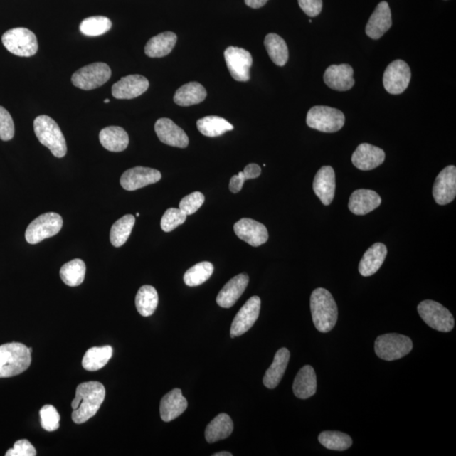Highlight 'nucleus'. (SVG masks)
<instances>
[{"instance_id": "20e7f679", "label": "nucleus", "mask_w": 456, "mask_h": 456, "mask_svg": "<svg viewBox=\"0 0 456 456\" xmlns=\"http://www.w3.org/2000/svg\"><path fill=\"white\" fill-rule=\"evenodd\" d=\"M33 125L36 137L54 157L61 158L66 155L65 139L55 121L47 115H40L36 117Z\"/></svg>"}, {"instance_id": "a211bd4d", "label": "nucleus", "mask_w": 456, "mask_h": 456, "mask_svg": "<svg viewBox=\"0 0 456 456\" xmlns=\"http://www.w3.org/2000/svg\"><path fill=\"white\" fill-rule=\"evenodd\" d=\"M386 160V153L381 148L368 143L359 144L351 157V162L356 169L369 171L378 168Z\"/></svg>"}, {"instance_id": "79ce46f5", "label": "nucleus", "mask_w": 456, "mask_h": 456, "mask_svg": "<svg viewBox=\"0 0 456 456\" xmlns=\"http://www.w3.org/2000/svg\"><path fill=\"white\" fill-rule=\"evenodd\" d=\"M187 215L178 208H170L166 211L161 220V228L166 233L174 231L179 226L184 223Z\"/></svg>"}, {"instance_id": "a18cd8bd", "label": "nucleus", "mask_w": 456, "mask_h": 456, "mask_svg": "<svg viewBox=\"0 0 456 456\" xmlns=\"http://www.w3.org/2000/svg\"><path fill=\"white\" fill-rule=\"evenodd\" d=\"M15 135V124L12 117L6 108L0 106V139L11 141Z\"/></svg>"}, {"instance_id": "f257e3e1", "label": "nucleus", "mask_w": 456, "mask_h": 456, "mask_svg": "<svg viewBox=\"0 0 456 456\" xmlns=\"http://www.w3.org/2000/svg\"><path fill=\"white\" fill-rule=\"evenodd\" d=\"M106 396L105 387L97 381L80 383L72 401V420L78 424L88 422L100 409Z\"/></svg>"}, {"instance_id": "c03bdc74", "label": "nucleus", "mask_w": 456, "mask_h": 456, "mask_svg": "<svg viewBox=\"0 0 456 456\" xmlns=\"http://www.w3.org/2000/svg\"><path fill=\"white\" fill-rule=\"evenodd\" d=\"M205 202V196L201 192H193L187 196H185L179 203V209L185 215L191 216L201 208Z\"/></svg>"}, {"instance_id": "c9c22d12", "label": "nucleus", "mask_w": 456, "mask_h": 456, "mask_svg": "<svg viewBox=\"0 0 456 456\" xmlns=\"http://www.w3.org/2000/svg\"><path fill=\"white\" fill-rule=\"evenodd\" d=\"M197 128L206 137H218L228 131L233 130V126L223 117L207 116L197 121Z\"/></svg>"}, {"instance_id": "603ef678", "label": "nucleus", "mask_w": 456, "mask_h": 456, "mask_svg": "<svg viewBox=\"0 0 456 456\" xmlns=\"http://www.w3.org/2000/svg\"><path fill=\"white\" fill-rule=\"evenodd\" d=\"M213 456H232L231 453L227 452V451H223V452H219L212 455Z\"/></svg>"}, {"instance_id": "7ed1b4c3", "label": "nucleus", "mask_w": 456, "mask_h": 456, "mask_svg": "<svg viewBox=\"0 0 456 456\" xmlns=\"http://www.w3.org/2000/svg\"><path fill=\"white\" fill-rule=\"evenodd\" d=\"M31 351L21 343L0 346V378H10L26 371L31 363Z\"/></svg>"}, {"instance_id": "2eb2a0df", "label": "nucleus", "mask_w": 456, "mask_h": 456, "mask_svg": "<svg viewBox=\"0 0 456 456\" xmlns=\"http://www.w3.org/2000/svg\"><path fill=\"white\" fill-rule=\"evenodd\" d=\"M161 174L159 171L144 168V166H135L125 171L120 178V184L125 191H134L152 184L160 181Z\"/></svg>"}, {"instance_id": "393cba45", "label": "nucleus", "mask_w": 456, "mask_h": 456, "mask_svg": "<svg viewBox=\"0 0 456 456\" xmlns=\"http://www.w3.org/2000/svg\"><path fill=\"white\" fill-rule=\"evenodd\" d=\"M188 408V401L182 391L174 389L162 397L160 403V415L162 421L171 422L179 418Z\"/></svg>"}, {"instance_id": "09e8293b", "label": "nucleus", "mask_w": 456, "mask_h": 456, "mask_svg": "<svg viewBox=\"0 0 456 456\" xmlns=\"http://www.w3.org/2000/svg\"><path fill=\"white\" fill-rule=\"evenodd\" d=\"M245 174L243 171H240L237 175H234L233 177L230 180L229 189L233 193H237L241 191L243 184L245 182Z\"/></svg>"}, {"instance_id": "9b49d317", "label": "nucleus", "mask_w": 456, "mask_h": 456, "mask_svg": "<svg viewBox=\"0 0 456 456\" xmlns=\"http://www.w3.org/2000/svg\"><path fill=\"white\" fill-rule=\"evenodd\" d=\"M412 78L410 67L403 60L391 63L383 73V83L386 92L392 95L403 93Z\"/></svg>"}, {"instance_id": "bb28decb", "label": "nucleus", "mask_w": 456, "mask_h": 456, "mask_svg": "<svg viewBox=\"0 0 456 456\" xmlns=\"http://www.w3.org/2000/svg\"><path fill=\"white\" fill-rule=\"evenodd\" d=\"M293 393L299 399H308L317 390V378L314 369L309 365L302 367L293 382Z\"/></svg>"}, {"instance_id": "0eeeda50", "label": "nucleus", "mask_w": 456, "mask_h": 456, "mask_svg": "<svg viewBox=\"0 0 456 456\" xmlns=\"http://www.w3.org/2000/svg\"><path fill=\"white\" fill-rule=\"evenodd\" d=\"M2 43L9 52L16 56H33L38 51L37 37L33 31L23 27L7 31L3 35Z\"/></svg>"}, {"instance_id": "aec40b11", "label": "nucleus", "mask_w": 456, "mask_h": 456, "mask_svg": "<svg viewBox=\"0 0 456 456\" xmlns=\"http://www.w3.org/2000/svg\"><path fill=\"white\" fill-rule=\"evenodd\" d=\"M354 69L347 64L334 65L327 68L324 75V83L335 91H349L355 84Z\"/></svg>"}, {"instance_id": "ea45409f", "label": "nucleus", "mask_w": 456, "mask_h": 456, "mask_svg": "<svg viewBox=\"0 0 456 456\" xmlns=\"http://www.w3.org/2000/svg\"><path fill=\"white\" fill-rule=\"evenodd\" d=\"M319 443L327 449L336 451L349 450L352 445L351 438L344 433L324 431L319 436Z\"/></svg>"}, {"instance_id": "37998d69", "label": "nucleus", "mask_w": 456, "mask_h": 456, "mask_svg": "<svg viewBox=\"0 0 456 456\" xmlns=\"http://www.w3.org/2000/svg\"><path fill=\"white\" fill-rule=\"evenodd\" d=\"M41 424L43 430L53 432L60 428V416L53 405H46L40 410Z\"/></svg>"}, {"instance_id": "b1692460", "label": "nucleus", "mask_w": 456, "mask_h": 456, "mask_svg": "<svg viewBox=\"0 0 456 456\" xmlns=\"http://www.w3.org/2000/svg\"><path fill=\"white\" fill-rule=\"evenodd\" d=\"M381 205V198L371 189H361L351 193L349 210L351 213L364 216L378 208Z\"/></svg>"}, {"instance_id": "6ab92c4d", "label": "nucleus", "mask_w": 456, "mask_h": 456, "mask_svg": "<svg viewBox=\"0 0 456 456\" xmlns=\"http://www.w3.org/2000/svg\"><path fill=\"white\" fill-rule=\"evenodd\" d=\"M313 189L324 206L332 204L336 193V174L329 166H324L316 174Z\"/></svg>"}, {"instance_id": "58836bf2", "label": "nucleus", "mask_w": 456, "mask_h": 456, "mask_svg": "<svg viewBox=\"0 0 456 456\" xmlns=\"http://www.w3.org/2000/svg\"><path fill=\"white\" fill-rule=\"evenodd\" d=\"M213 272L214 266L210 262H201L185 272L184 281L189 287L200 286L210 279Z\"/></svg>"}, {"instance_id": "4c0bfd02", "label": "nucleus", "mask_w": 456, "mask_h": 456, "mask_svg": "<svg viewBox=\"0 0 456 456\" xmlns=\"http://www.w3.org/2000/svg\"><path fill=\"white\" fill-rule=\"evenodd\" d=\"M135 223L133 215H125L112 226L110 241L116 248L123 246L130 236Z\"/></svg>"}, {"instance_id": "ddd939ff", "label": "nucleus", "mask_w": 456, "mask_h": 456, "mask_svg": "<svg viewBox=\"0 0 456 456\" xmlns=\"http://www.w3.org/2000/svg\"><path fill=\"white\" fill-rule=\"evenodd\" d=\"M260 306L261 300L258 296H253L245 302L233 319L230 332L232 338L243 335L254 326L259 318Z\"/></svg>"}, {"instance_id": "4468645a", "label": "nucleus", "mask_w": 456, "mask_h": 456, "mask_svg": "<svg viewBox=\"0 0 456 456\" xmlns=\"http://www.w3.org/2000/svg\"><path fill=\"white\" fill-rule=\"evenodd\" d=\"M433 196L438 205L445 206L456 196V168L448 166L437 176L433 187Z\"/></svg>"}, {"instance_id": "8fccbe9b", "label": "nucleus", "mask_w": 456, "mask_h": 456, "mask_svg": "<svg viewBox=\"0 0 456 456\" xmlns=\"http://www.w3.org/2000/svg\"><path fill=\"white\" fill-rule=\"evenodd\" d=\"M246 179H253L258 178L261 174V169L259 165L251 164L245 166L243 171Z\"/></svg>"}, {"instance_id": "4be33fe9", "label": "nucleus", "mask_w": 456, "mask_h": 456, "mask_svg": "<svg viewBox=\"0 0 456 456\" xmlns=\"http://www.w3.org/2000/svg\"><path fill=\"white\" fill-rule=\"evenodd\" d=\"M391 26L392 17L389 4L382 1L370 16L365 31L370 38L377 40L381 38Z\"/></svg>"}, {"instance_id": "864d4df0", "label": "nucleus", "mask_w": 456, "mask_h": 456, "mask_svg": "<svg viewBox=\"0 0 456 456\" xmlns=\"http://www.w3.org/2000/svg\"><path fill=\"white\" fill-rule=\"evenodd\" d=\"M105 103L110 102V99H105Z\"/></svg>"}, {"instance_id": "9d476101", "label": "nucleus", "mask_w": 456, "mask_h": 456, "mask_svg": "<svg viewBox=\"0 0 456 456\" xmlns=\"http://www.w3.org/2000/svg\"><path fill=\"white\" fill-rule=\"evenodd\" d=\"M111 75L110 67L105 63H94L75 72L71 81L75 87L90 91L105 85L110 79Z\"/></svg>"}, {"instance_id": "473e14b6", "label": "nucleus", "mask_w": 456, "mask_h": 456, "mask_svg": "<svg viewBox=\"0 0 456 456\" xmlns=\"http://www.w3.org/2000/svg\"><path fill=\"white\" fill-rule=\"evenodd\" d=\"M112 356V349L110 346L92 347L84 355L83 368L90 372L98 371L105 367Z\"/></svg>"}, {"instance_id": "49530a36", "label": "nucleus", "mask_w": 456, "mask_h": 456, "mask_svg": "<svg viewBox=\"0 0 456 456\" xmlns=\"http://www.w3.org/2000/svg\"><path fill=\"white\" fill-rule=\"evenodd\" d=\"M6 456H35L37 455L33 445L28 440H21L16 442L13 449L9 450Z\"/></svg>"}, {"instance_id": "f8f14e48", "label": "nucleus", "mask_w": 456, "mask_h": 456, "mask_svg": "<svg viewBox=\"0 0 456 456\" xmlns=\"http://www.w3.org/2000/svg\"><path fill=\"white\" fill-rule=\"evenodd\" d=\"M224 57L230 74L235 80H250V70L253 64L250 52L241 48L231 46L226 49Z\"/></svg>"}, {"instance_id": "1a4fd4ad", "label": "nucleus", "mask_w": 456, "mask_h": 456, "mask_svg": "<svg viewBox=\"0 0 456 456\" xmlns=\"http://www.w3.org/2000/svg\"><path fill=\"white\" fill-rule=\"evenodd\" d=\"M418 312L428 327L438 332H450L455 327L452 314L440 302L424 300L418 304Z\"/></svg>"}, {"instance_id": "a878e982", "label": "nucleus", "mask_w": 456, "mask_h": 456, "mask_svg": "<svg viewBox=\"0 0 456 456\" xmlns=\"http://www.w3.org/2000/svg\"><path fill=\"white\" fill-rule=\"evenodd\" d=\"M387 255V248L382 243H376L368 248L361 260L359 270L363 277H368L381 269Z\"/></svg>"}, {"instance_id": "39448f33", "label": "nucleus", "mask_w": 456, "mask_h": 456, "mask_svg": "<svg viewBox=\"0 0 456 456\" xmlns=\"http://www.w3.org/2000/svg\"><path fill=\"white\" fill-rule=\"evenodd\" d=\"M345 115L336 108L315 106L307 115V124L311 129L324 133H335L345 124Z\"/></svg>"}, {"instance_id": "cd10ccee", "label": "nucleus", "mask_w": 456, "mask_h": 456, "mask_svg": "<svg viewBox=\"0 0 456 456\" xmlns=\"http://www.w3.org/2000/svg\"><path fill=\"white\" fill-rule=\"evenodd\" d=\"M290 360V351L287 349H281L275 355L274 361L266 371L263 383L268 389H275L281 382L284 373L286 372L287 365Z\"/></svg>"}, {"instance_id": "f03ea898", "label": "nucleus", "mask_w": 456, "mask_h": 456, "mask_svg": "<svg viewBox=\"0 0 456 456\" xmlns=\"http://www.w3.org/2000/svg\"><path fill=\"white\" fill-rule=\"evenodd\" d=\"M310 309L313 322L318 332L327 333L335 327L338 309L332 293L327 289H315L310 297Z\"/></svg>"}, {"instance_id": "72a5a7b5", "label": "nucleus", "mask_w": 456, "mask_h": 456, "mask_svg": "<svg viewBox=\"0 0 456 456\" xmlns=\"http://www.w3.org/2000/svg\"><path fill=\"white\" fill-rule=\"evenodd\" d=\"M265 47L275 65L284 66L289 58L287 45L284 39L275 33H270L265 38Z\"/></svg>"}, {"instance_id": "412c9836", "label": "nucleus", "mask_w": 456, "mask_h": 456, "mask_svg": "<svg viewBox=\"0 0 456 456\" xmlns=\"http://www.w3.org/2000/svg\"><path fill=\"white\" fill-rule=\"evenodd\" d=\"M149 81L139 75L125 76L112 88V94L117 99H133L147 91Z\"/></svg>"}, {"instance_id": "de8ad7c7", "label": "nucleus", "mask_w": 456, "mask_h": 456, "mask_svg": "<svg viewBox=\"0 0 456 456\" xmlns=\"http://www.w3.org/2000/svg\"><path fill=\"white\" fill-rule=\"evenodd\" d=\"M299 6L307 16L315 17L322 11V0H297Z\"/></svg>"}, {"instance_id": "3c124183", "label": "nucleus", "mask_w": 456, "mask_h": 456, "mask_svg": "<svg viewBox=\"0 0 456 456\" xmlns=\"http://www.w3.org/2000/svg\"><path fill=\"white\" fill-rule=\"evenodd\" d=\"M248 7L253 9H259L263 7L268 0H245Z\"/></svg>"}, {"instance_id": "423d86ee", "label": "nucleus", "mask_w": 456, "mask_h": 456, "mask_svg": "<svg viewBox=\"0 0 456 456\" xmlns=\"http://www.w3.org/2000/svg\"><path fill=\"white\" fill-rule=\"evenodd\" d=\"M413 349L412 340L401 334L391 333L378 336L374 350L379 359L394 361L403 359Z\"/></svg>"}, {"instance_id": "7c9ffc66", "label": "nucleus", "mask_w": 456, "mask_h": 456, "mask_svg": "<svg viewBox=\"0 0 456 456\" xmlns=\"http://www.w3.org/2000/svg\"><path fill=\"white\" fill-rule=\"evenodd\" d=\"M206 96V90L201 84L189 83L177 90L174 101L179 106L189 107L202 102Z\"/></svg>"}, {"instance_id": "c756f323", "label": "nucleus", "mask_w": 456, "mask_h": 456, "mask_svg": "<svg viewBox=\"0 0 456 456\" xmlns=\"http://www.w3.org/2000/svg\"><path fill=\"white\" fill-rule=\"evenodd\" d=\"M177 40V35L171 31L158 34L148 41L144 53L150 58L165 57L173 51Z\"/></svg>"}, {"instance_id": "6e6552de", "label": "nucleus", "mask_w": 456, "mask_h": 456, "mask_svg": "<svg viewBox=\"0 0 456 456\" xmlns=\"http://www.w3.org/2000/svg\"><path fill=\"white\" fill-rule=\"evenodd\" d=\"M63 227V218L55 212H48L38 216L27 228L25 237L30 245H37L44 239L55 236Z\"/></svg>"}, {"instance_id": "f3484780", "label": "nucleus", "mask_w": 456, "mask_h": 456, "mask_svg": "<svg viewBox=\"0 0 456 456\" xmlns=\"http://www.w3.org/2000/svg\"><path fill=\"white\" fill-rule=\"evenodd\" d=\"M155 131L160 141L168 146L179 148L189 146V139L186 133L168 117H161L156 122Z\"/></svg>"}, {"instance_id": "5fc2aeb1", "label": "nucleus", "mask_w": 456, "mask_h": 456, "mask_svg": "<svg viewBox=\"0 0 456 456\" xmlns=\"http://www.w3.org/2000/svg\"><path fill=\"white\" fill-rule=\"evenodd\" d=\"M137 216H139V213H137Z\"/></svg>"}, {"instance_id": "e433bc0d", "label": "nucleus", "mask_w": 456, "mask_h": 456, "mask_svg": "<svg viewBox=\"0 0 456 456\" xmlns=\"http://www.w3.org/2000/svg\"><path fill=\"white\" fill-rule=\"evenodd\" d=\"M85 270V262L80 259H75L62 266L60 277L62 281L70 287H78L84 282Z\"/></svg>"}, {"instance_id": "dca6fc26", "label": "nucleus", "mask_w": 456, "mask_h": 456, "mask_svg": "<svg viewBox=\"0 0 456 456\" xmlns=\"http://www.w3.org/2000/svg\"><path fill=\"white\" fill-rule=\"evenodd\" d=\"M234 232L241 240L253 247H259L267 242L269 233L264 224L250 218H243L235 223Z\"/></svg>"}, {"instance_id": "a19ab883", "label": "nucleus", "mask_w": 456, "mask_h": 456, "mask_svg": "<svg viewBox=\"0 0 456 456\" xmlns=\"http://www.w3.org/2000/svg\"><path fill=\"white\" fill-rule=\"evenodd\" d=\"M112 28V21L105 16L88 17L81 22L80 31L88 37H98Z\"/></svg>"}, {"instance_id": "c85d7f7f", "label": "nucleus", "mask_w": 456, "mask_h": 456, "mask_svg": "<svg viewBox=\"0 0 456 456\" xmlns=\"http://www.w3.org/2000/svg\"><path fill=\"white\" fill-rule=\"evenodd\" d=\"M99 139L103 147L112 152L124 151L129 143L127 132L119 126H110L102 129L99 134Z\"/></svg>"}, {"instance_id": "2f4dec72", "label": "nucleus", "mask_w": 456, "mask_h": 456, "mask_svg": "<svg viewBox=\"0 0 456 456\" xmlns=\"http://www.w3.org/2000/svg\"><path fill=\"white\" fill-rule=\"evenodd\" d=\"M233 431V423L231 418L228 414L221 413L207 425L206 440L210 444L215 443L227 439L232 435Z\"/></svg>"}, {"instance_id": "f704fd0d", "label": "nucleus", "mask_w": 456, "mask_h": 456, "mask_svg": "<svg viewBox=\"0 0 456 456\" xmlns=\"http://www.w3.org/2000/svg\"><path fill=\"white\" fill-rule=\"evenodd\" d=\"M158 305V293L152 286L144 285L139 289L135 297V306L143 317L154 314Z\"/></svg>"}, {"instance_id": "5701e85b", "label": "nucleus", "mask_w": 456, "mask_h": 456, "mask_svg": "<svg viewBox=\"0 0 456 456\" xmlns=\"http://www.w3.org/2000/svg\"><path fill=\"white\" fill-rule=\"evenodd\" d=\"M248 282L250 278L246 274H239L230 280L216 297L218 304L224 309L231 308L245 292Z\"/></svg>"}]
</instances>
